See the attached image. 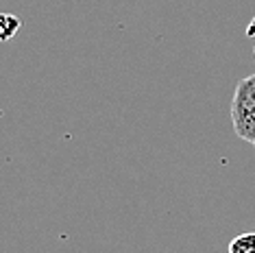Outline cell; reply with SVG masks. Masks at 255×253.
<instances>
[{"instance_id": "cell-1", "label": "cell", "mask_w": 255, "mask_h": 253, "mask_svg": "<svg viewBox=\"0 0 255 253\" xmlns=\"http://www.w3.org/2000/svg\"><path fill=\"white\" fill-rule=\"evenodd\" d=\"M255 109V74L240 79L236 85L234 99H231V120L247 116Z\"/></svg>"}, {"instance_id": "cell-5", "label": "cell", "mask_w": 255, "mask_h": 253, "mask_svg": "<svg viewBox=\"0 0 255 253\" xmlns=\"http://www.w3.org/2000/svg\"><path fill=\"white\" fill-rule=\"evenodd\" d=\"M253 57H255V46H253Z\"/></svg>"}, {"instance_id": "cell-3", "label": "cell", "mask_w": 255, "mask_h": 253, "mask_svg": "<svg viewBox=\"0 0 255 253\" xmlns=\"http://www.w3.org/2000/svg\"><path fill=\"white\" fill-rule=\"evenodd\" d=\"M229 253H255V232H245L229 243Z\"/></svg>"}, {"instance_id": "cell-2", "label": "cell", "mask_w": 255, "mask_h": 253, "mask_svg": "<svg viewBox=\"0 0 255 253\" xmlns=\"http://www.w3.org/2000/svg\"><path fill=\"white\" fill-rule=\"evenodd\" d=\"M231 123H234L236 135L240 137V140L249 142V144H253V148H255V109L253 112H249L247 116H242L238 120H231Z\"/></svg>"}, {"instance_id": "cell-4", "label": "cell", "mask_w": 255, "mask_h": 253, "mask_svg": "<svg viewBox=\"0 0 255 253\" xmlns=\"http://www.w3.org/2000/svg\"><path fill=\"white\" fill-rule=\"evenodd\" d=\"M20 31V18L11 13H0V42H9Z\"/></svg>"}]
</instances>
